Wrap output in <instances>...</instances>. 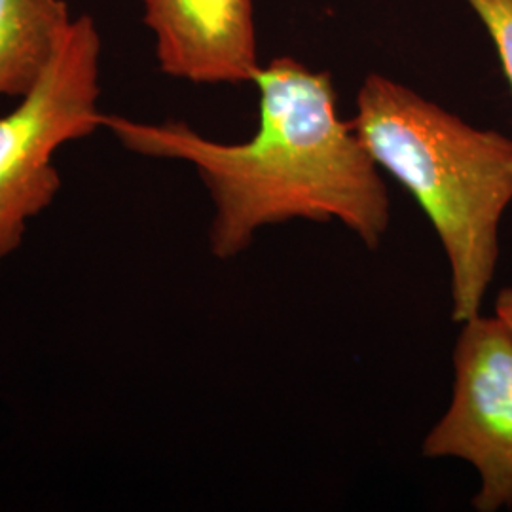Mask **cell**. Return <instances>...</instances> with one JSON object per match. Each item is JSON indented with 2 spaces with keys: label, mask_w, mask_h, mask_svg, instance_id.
<instances>
[{
  "label": "cell",
  "mask_w": 512,
  "mask_h": 512,
  "mask_svg": "<svg viewBox=\"0 0 512 512\" xmlns=\"http://www.w3.org/2000/svg\"><path fill=\"white\" fill-rule=\"evenodd\" d=\"M253 82L260 120L245 143L211 141L175 120L103 114V128L133 154L194 165L215 207L209 249L220 260L247 251L260 228L294 219L340 220L376 249L389 226V194L353 124L340 118L329 74L277 57Z\"/></svg>",
  "instance_id": "cell-1"
},
{
  "label": "cell",
  "mask_w": 512,
  "mask_h": 512,
  "mask_svg": "<svg viewBox=\"0 0 512 512\" xmlns=\"http://www.w3.org/2000/svg\"><path fill=\"white\" fill-rule=\"evenodd\" d=\"M351 124L431 220L450 264L452 319H473L494 279L499 226L512 202V139L382 74L366 76Z\"/></svg>",
  "instance_id": "cell-2"
},
{
  "label": "cell",
  "mask_w": 512,
  "mask_h": 512,
  "mask_svg": "<svg viewBox=\"0 0 512 512\" xmlns=\"http://www.w3.org/2000/svg\"><path fill=\"white\" fill-rule=\"evenodd\" d=\"M101 38L90 16L73 25L37 84L0 116V266L16 253L29 220L61 190L54 154L103 128L99 101Z\"/></svg>",
  "instance_id": "cell-3"
},
{
  "label": "cell",
  "mask_w": 512,
  "mask_h": 512,
  "mask_svg": "<svg viewBox=\"0 0 512 512\" xmlns=\"http://www.w3.org/2000/svg\"><path fill=\"white\" fill-rule=\"evenodd\" d=\"M450 408L423 440V456L458 458L480 475L473 507H512V332L480 313L465 321L454 351Z\"/></svg>",
  "instance_id": "cell-4"
},
{
  "label": "cell",
  "mask_w": 512,
  "mask_h": 512,
  "mask_svg": "<svg viewBox=\"0 0 512 512\" xmlns=\"http://www.w3.org/2000/svg\"><path fill=\"white\" fill-rule=\"evenodd\" d=\"M160 69L196 84L253 82V0H143Z\"/></svg>",
  "instance_id": "cell-5"
},
{
  "label": "cell",
  "mask_w": 512,
  "mask_h": 512,
  "mask_svg": "<svg viewBox=\"0 0 512 512\" xmlns=\"http://www.w3.org/2000/svg\"><path fill=\"white\" fill-rule=\"evenodd\" d=\"M71 25L65 0H0V95L29 92Z\"/></svg>",
  "instance_id": "cell-6"
},
{
  "label": "cell",
  "mask_w": 512,
  "mask_h": 512,
  "mask_svg": "<svg viewBox=\"0 0 512 512\" xmlns=\"http://www.w3.org/2000/svg\"><path fill=\"white\" fill-rule=\"evenodd\" d=\"M494 40L512 88V0H467Z\"/></svg>",
  "instance_id": "cell-7"
},
{
  "label": "cell",
  "mask_w": 512,
  "mask_h": 512,
  "mask_svg": "<svg viewBox=\"0 0 512 512\" xmlns=\"http://www.w3.org/2000/svg\"><path fill=\"white\" fill-rule=\"evenodd\" d=\"M495 317L512 332V289H503L495 298Z\"/></svg>",
  "instance_id": "cell-8"
}]
</instances>
